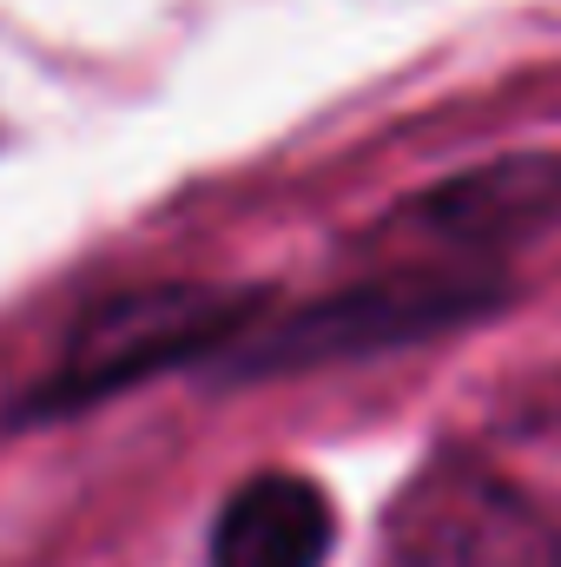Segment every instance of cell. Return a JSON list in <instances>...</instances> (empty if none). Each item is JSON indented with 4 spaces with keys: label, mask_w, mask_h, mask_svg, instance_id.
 Returning a JSON list of instances; mask_svg holds the SVG:
<instances>
[{
    "label": "cell",
    "mask_w": 561,
    "mask_h": 567,
    "mask_svg": "<svg viewBox=\"0 0 561 567\" xmlns=\"http://www.w3.org/2000/svg\"><path fill=\"white\" fill-rule=\"evenodd\" d=\"M502 303V284L449 265H410L390 278L350 284L337 297H317L290 317H265L225 350L232 377H278V370H317L344 357H377L397 343H422L449 323H469Z\"/></svg>",
    "instance_id": "2"
},
{
    "label": "cell",
    "mask_w": 561,
    "mask_h": 567,
    "mask_svg": "<svg viewBox=\"0 0 561 567\" xmlns=\"http://www.w3.org/2000/svg\"><path fill=\"white\" fill-rule=\"evenodd\" d=\"M410 231L449 251H496L561 218V158L555 152H516L496 165H476L436 192L410 198Z\"/></svg>",
    "instance_id": "4"
},
{
    "label": "cell",
    "mask_w": 561,
    "mask_h": 567,
    "mask_svg": "<svg viewBox=\"0 0 561 567\" xmlns=\"http://www.w3.org/2000/svg\"><path fill=\"white\" fill-rule=\"evenodd\" d=\"M404 567H561V528L509 488L449 482L410 508Z\"/></svg>",
    "instance_id": "3"
},
{
    "label": "cell",
    "mask_w": 561,
    "mask_h": 567,
    "mask_svg": "<svg viewBox=\"0 0 561 567\" xmlns=\"http://www.w3.org/2000/svg\"><path fill=\"white\" fill-rule=\"evenodd\" d=\"M330 535L337 522H330L324 488L272 468V475H252L225 502L212 528V567H324Z\"/></svg>",
    "instance_id": "5"
},
{
    "label": "cell",
    "mask_w": 561,
    "mask_h": 567,
    "mask_svg": "<svg viewBox=\"0 0 561 567\" xmlns=\"http://www.w3.org/2000/svg\"><path fill=\"white\" fill-rule=\"evenodd\" d=\"M258 323V290L238 284H145L113 303H100L60 370L20 403V423H47V416H73L100 396H120L159 370L198 363V357H225L245 330Z\"/></svg>",
    "instance_id": "1"
}]
</instances>
